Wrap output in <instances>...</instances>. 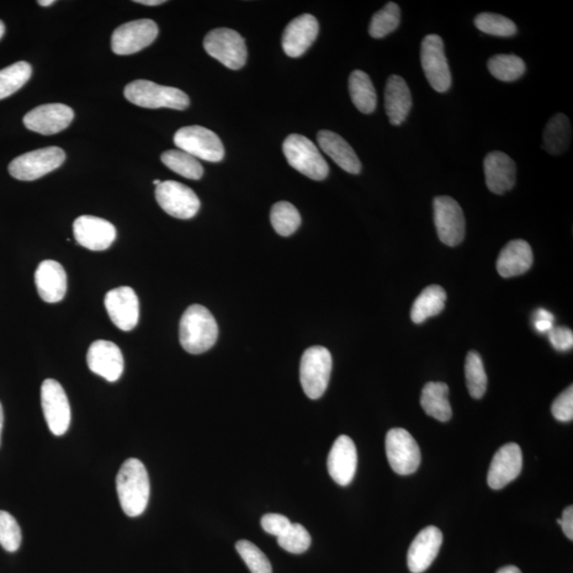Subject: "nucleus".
I'll return each mask as SVG.
<instances>
[{"mask_svg": "<svg viewBox=\"0 0 573 573\" xmlns=\"http://www.w3.org/2000/svg\"><path fill=\"white\" fill-rule=\"evenodd\" d=\"M117 493L127 516H140L147 508L150 498V480L145 465L140 460L127 459L116 478Z\"/></svg>", "mask_w": 573, "mask_h": 573, "instance_id": "nucleus-1", "label": "nucleus"}, {"mask_svg": "<svg viewBox=\"0 0 573 573\" xmlns=\"http://www.w3.org/2000/svg\"><path fill=\"white\" fill-rule=\"evenodd\" d=\"M219 329L214 316L204 306L193 305L180 322V342L186 352L203 354L214 347Z\"/></svg>", "mask_w": 573, "mask_h": 573, "instance_id": "nucleus-2", "label": "nucleus"}, {"mask_svg": "<svg viewBox=\"0 0 573 573\" xmlns=\"http://www.w3.org/2000/svg\"><path fill=\"white\" fill-rule=\"evenodd\" d=\"M125 97L131 103L145 109H172L183 111L188 108L187 94L177 88L164 87L148 80H136L126 85Z\"/></svg>", "mask_w": 573, "mask_h": 573, "instance_id": "nucleus-3", "label": "nucleus"}, {"mask_svg": "<svg viewBox=\"0 0 573 573\" xmlns=\"http://www.w3.org/2000/svg\"><path fill=\"white\" fill-rule=\"evenodd\" d=\"M286 162L307 178L323 180L328 177L329 166L320 150L310 140L300 134H291L283 143Z\"/></svg>", "mask_w": 573, "mask_h": 573, "instance_id": "nucleus-4", "label": "nucleus"}, {"mask_svg": "<svg viewBox=\"0 0 573 573\" xmlns=\"http://www.w3.org/2000/svg\"><path fill=\"white\" fill-rule=\"evenodd\" d=\"M332 370V358L323 347H312L302 355L300 378L302 390L310 400H318L327 390Z\"/></svg>", "mask_w": 573, "mask_h": 573, "instance_id": "nucleus-5", "label": "nucleus"}, {"mask_svg": "<svg viewBox=\"0 0 573 573\" xmlns=\"http://www.w3.org/2000/svg\"><path fill=\"white\" fill-rule=\"evenodd\" d=\"M173 141L180 150L206 162L218 163L225 157V146L219 136L204 126H184L175 133Z\"/></svg>", "mask_w": 573, "mask_h": 573, "instance_id": "nucleus-6", "label": "nucleus"}, {"mask_svg": "<svg viewBox=\"0 0 573 573\" xmlns=\"http://www.w3.org/2000/svg\"><path fill=\"white\" fill-rule=\"evenodd\" d=\"M65 158V152L61 148L37 149L14 158L9 164V172L16 180L30 182L60 167Z\"/></svg>", "mask_w": 573, "mask_h": 573, "instance_id": "nucleus-7", "label": "nucleus"}, {"mask_svg": "<svg viewBox=\"0 0 573 573\" xmlns=\"http://www.w3.org/2000/svg\"><path fill=\"white\" fill-rule=\"evenodd\" d=\"M204 50L227 68L238 71L246 65L248 50L243 37L228 28L211 30L205 36Z\"/></svg>", "mask_w": 573, "mask_h": 573, "instance_id": "nucleus-8", "label": "nucleus"}, {"mask_svg": "<svg viewBox=\"0 0 573 573\" xmlns=\"http://www.w3.org/2000/svg\"><path fill=\"white\" fill-rule=\"evenodd\" d=\"M386 453L392 470L398 475H412L421 465V449L416 440L405 429L394 428L387 432Z\"/></svg>", "mask_w": 573, "mask_h": 573, "instance_id": "nucleus-9", "label": "nucleus"}, {"mask_svg": "<svg viewBox=\"0 0 573 573\" xmlns=\"http://www.w3.org/2000/svg\"><path fill=\"white\" fill-rule=\"evenodd\" d=\"M422 67L428 82L438 93L448 92L451 88V73L445 55L444 42L437 34L424 37L421 47Z\"/></svg>", "mask_w": 573, "mask_h": 573, "instance_id": "nucleus-10", "label": "nucleus"}, {"mask_svg": "<svg viewBox=\"0 0 573 573\" xmlns=\"http://www.w3.org/2000/svg\"><path fill=\"white\" fill-rule=\"evenodd\" d=\"M433 214L439 241L448 247L459 246L464 241L466 223L458 202L447 195L437 196Z\"/></svg>", "mask_w": 573, "mask_h": 573, "instance_id": "nucleus-11", "label": "nucleus"}, {"mask_svg": "<svg viewBox=\"0 0 573 573\" xmlns=\"http://www.w3.org/2000/svg\"><path fill=\"white\" fill-rule=\"evenodd\" d=\"M156 198L164 211L178 219H191L198 214L201 206L195 191L175 180H164L157 186Z\"/></svg>", "mask_w": 573, "mask_h": 573, "instance_id": "nucleus-12", "label": "nucleus"}, {"mask_svg": "<svg viewBox=\"0 0 573 573\" xmlns=\"http://www.w3.org/2000/svg\"><path fill=\"white\" fill-rule=\"evenodd\" d=\"M42 412L50 432L61 437L71 424L72 411L62 386L55 379H46L41 387Z\"/></svg>", "mask_w": 573, "mask_h": 573, "instance_id": "nucleus-13", "label": "nucleus"}, {"mask_svg": "<svg viewBox=\"0 0 573 573\" xmlns=\"http://www.w3.org/2000/svg\"><path fill=\"white\" fill-rule=\"evenodd\" d=\"M158 35L152 19H137L118 27L111 35V50L118 56L133 55L150 46Z\"/></svg>", "mask_w": 573, "mask_h": 573, "instance_id": "nucleus-14", "label": "nucleus"}, {"mask_svg": "<svg viewBox=\"0 0 573 573\" xmlns=\"http://www.w3.org/2000/svg\"><path fill=\"white\" fill-rule=\"evenodd\" d=\"M104 305L114 325L124 332L134 329L140 320V301L130 286H119L106 294Z\"/></svg>", "mask_w": 573, "mask_h": 573, "instance_id": "nucleus-15", "label": "nucleus"}, {"mask_svg": "<svg viewBox=\"0 0 573 573\" xmlns=\"http://www.w3.org/2000/svg\"><path fill=\"white\" fill-rule=\"evenodd\" d=\"M72 108L62 103H50L36 106L24 117L27 129L42 135H52L65 130L73 120Z\"/></svg>", "mask_w": 573, "mask_h": 573, "instance_id": "nucleus-16", "label": "nucleus"}, {"mask_svg": "<svg viewBox=\"0 0 573 573\" xmlns=\"http://www.w3.org/2000/svg\"><path fill=\"white\" fill-rule=\"evenodd\" d=\"M73 235L80 246L90 251H104L115 241L116 228L108 220L81 216L73 222Z\"/></svg>", "mask_w": 573, "mask_h": 573, "instance_id": "nucleus-17", "label": "nucleus"}, {"mask_svg": "<svg viewBox=\"0 0 573 573\" xmlns=\"http://www.w3.org/2000/svg\"><path fill=\"white\" fill-rule=\"evenodd\" d=\"M88 365L96 375L110 382H115L124 373V355L115 343L98 340L88 348Z\"/></svg>", "mask_w": 573, "mask_h": 573, "instance_id": "nucleus-18", "label": "nucleus"}, {"mask_svg": "<svg viewBox=\"0 0 573 573\" xmlns=\"http://www.w3.org/2000/svg\"><path fill=\"white\" fill-rule=\"evenodd\" d=\"M357 464L358 455L354 440L348 435H340L328 455L329 475L337 485L347 486L354 479Z\"/></svg>", "mask_w": 573, "mask_h": 573, "instance_id": "nucleus-19", "label": "nucleus"}, {"mask_svg": "<svg viewBox=\"0 0 573 573\" xmlns=\"http://www.w3.org/2000/svg\"><path fill=\"white\" fill-rule=\"evenodd\" d=\"M523 470V453L519 446L509 443L502 446L493 455L487 483L493 490H501L520 475Z\"/></svg>", "mask_w": 573, "mask_h": 573, "instance_id": "nucleus-20", "label": "nucleus"}, {"mask_svg": "<svg viewBox=\"0 0 573 573\" xmlns=\"http://www.w3.org/2000/svg\"><path fill=\"white\" fill-rule=\"evenodd\" d=\"M443 544V534L433 525L424 528L414 539L407 555L409 570L423 573L432 566Z\"/></svg>", "mask_w": 573, "mask_h": 573, "instance_id": "nucleus-21", "label": "nucleus"}, {"mask_svg": "<svg viewBox=\"0 0 573 573\" xmlns=\"http://www.w3.org/2000/svg\"><path fill=\"white\" fill-rule=\"evenodd\" d=\"M318 23L315 16L302 14L286 27L281 45L286 56L299 57L315 42L318 34Z\"/></svg>", "mask_w": 573, "mask_h": 573, "instance_id": "nucleus-22", "label": "nucleus"}, {"mask_svg": "<svg viewBox=\"0 0 573 573\" xmlns=\"http://www.w3.org/2000/svg\"><path fill=\"white\" fill-rule=\"evenodd\" d=\"M485 183L493 194L503 195L516 184L517 167L508 154L501 151L488 153L483 162Z\"/></svg>", "mask_w": 573, "mask_h": 573, "instance_id": "nucleus-23", "label": "nucleus"}, {"mask_svg": "<svg viewBox=\"0 0 573 573\" xmlns=\"http://www.w3.org/2000/svg\"><path fill=\"white\" fill-rule=\"evenodd\" d=\"M35 285L41 299L46 302H57L64 299L67 290L65 270L55 260H44L35 271Z\"/></svg>", "mask_w": 573, "mask_h": 573, "instance_id": "nucleus-24", "label": "nucleus"}, {"mask_svg": "<svg viewBox=\"0 0 573 573\" xmlns=\"http://www.w3.org/2000/svg\"><path fill=\"white\" fill-rule=\"evenodd\" d=\"M412 95L407 82L401 76L392 74L385 89V108L391 125L401 126L412 109Z\"/></svg>", "mask_w": 573, "mask_h": 573, "instance_id": "nucleus-25", "label": "nucleus"}, {"mask_svg": "<svg viewBox=\"0 0 573 573\" xmlns=\"http://www.w3.org/2000/svg\"><path fill=\"white\" fill-rule=\"evenodd\" d=\"M318 146L322 150L342 168L344 172L350 174H359L363 164L354 149L337 133L323 130L317 133Z\"/></svg>", "mask_w": 573, "mask_h": 573, "instance_id": "nucleus-26", "label": "nucleus"}, {"mask_svg": "<svg viewBox=\"0 0 573 573\" xmlns=\"http://www.w3.org/2000/svg\"><path fill=\"white\" fill-rule=\"evenodd\" d=\"M533 264V252L527 241H509L497 259V271L504 279L523 275Z\"/></svg>", "mask_w": 573, "mask_h": 573, "instance_id": "nucleus-27", "label": "nucleus"}, {"mask_svg": "<svg viewBox=\"0 0 573 573\" xmlns=\"http://www.w3.org/2000/svg\"><path fill=\"white\" fill-rule=\"evenodd\" d=\"M448 395L449 387L444 382H428L422 391L423 410L439 422H448L453 416Z\"/></svg>", "mask_w": 573, "mask_h": 573, "instance_id": "nucleus-28", "label": "nucleus"}, {"mask_svg": "<svg viewBox=\"0 0 573 573\" xmlns=\"http://www.w3.org/2000/svg\"><path fill=\"white\" fill-rule=\"evenodd\" d=\"M572 136L570 120L564 114L551 117L543 134V147L552 156H560L569 148Z\"/></svg>", "mask_w": 573, "mask_h": 573, "instance_id": "nucleus-29", "label": "nucleus"}, {"mask_svg": "<svg viewBox=\"0 0 573 573\" xmlns=\"http://www.w3.org/2000/svg\"><path fill=\"white\" fill-rule=\"evenodd\" d=\"M447 294L442 286L430 285L414 301L411 309V318L414 323L422 324L429 317L439 315L445 307Z\"/></svg>", "mask_w": 573, "mask_h": 573, "instance_id": "nucleus-30", "label": "nucleus"}, {"mask_svg": "<svg viewBox=\"0 0 573 573\" xmlns=\"http://www.w3.org/2000/svg\"><path fill=\"white\" fill-rule=\"evenodd\" d=\"M348 89L354 105L361 113H373L377 106V94L368 73L354 71L349 76Z\"/></svg>", "mask_w": 573, "mask_h": 573, "instance_id": "nucleus-31", "label": "nucleus"}, {"mask_svg": "<svg viewBox=\"0 0 573 573\" xmlns=\"http://www.w3.org/2000/svg\"><path fill=\"white\" fill-rule=\"evenodd\" d=\"M487 68L493 77L502 82H514L525 73V63L515 55H496L487 62Z\"/></svg>", "mask_w": 573, "mask_h": 573, "instance_id": "nucleus-32", "label": "nucleus"}, {"mask_svg": "<svg viewBox=\"0 0 573 573\" xmlns=\"http://www.w3.org/2000/svg\"><path fill=\"white\" fill-rule=\"evenodd\" d=\"M161 159L164 166L186 179L200 180L203 177L204 170L198 159L182 150L164 152Z\"/></svg>", "mask_w": 573, "mask_h": 573, "instance_id": "nucleus-33", "label": "nucleus"}, {"mask_svg": "<svg viewBox=\"0 0 573 573\" xmlns=\"http://www.w3.org/2000/svg\"><path fill=\"white\" fill-rule=\"evenodd\" d=\"M32 67L21 61L0 71V100L10 97L29 81Z\"/></svg>", "mask_w": 573, "mask_h": 573, "instance_id": "nucleus-34", "label": "nucleus"}, {"mask_svg": "<svg viewBox=\"0 0 573 573\" xmlns=\"http://www.w3.org/2000/svg\"><path fill=\"white\" fill-rule=\"evenodd\" d=\"M271 223L280 236L288 237L295 233L301 225V215L295 206L289 202H278L271 210Z\"/></svg>", "mask_w": 573, "mask_h": 573, "instance_id": "nucleus-35", "label": "nucleus"}, {"mask_svg": "<svg viewBox=\"0 0 573 573\" xmlns=\"http://www.w3.org/2000/svg\"><path fill=\"white\" fill-rule=\"evenodd\" d=\"M466 386L470 394L476 400L485 396L487 387V376L481 355L477 352L467 354L465 363Z\"/></svg>", "mask_w": 573, "mask_h": 573, "instance_id": "nucleus-36", "label": "nucleus"}, {"mask_svg": "<svg viewBox=\"0 0 573 573\" xmlns=\"http://www.w3.org/2000/svg\"><path fill=\"white\" fill-rule=\"evenodd\" d=\"M401 24V9L395 3H387L371 18L369 34L374 39H384L394 32Z\"/></svg>", "mask_w": 573, "mask_h": 573, "instance_id": "nucleus-37", "label": "nucleus"}, {"mask_svg": "<svg viewBox=\"0 0 573 573\" xmlns=\"http://www.w3.org/2000/svg\"><path fill=\"white\" fill-rule=\"evenodd\" d=\"M475 26L483 34L500 37H511L517 34V27L506 16L495 13H480L476 16Z\"/></svg>", "mask_w": 573, "mask_h": 573, "instance_id": "nucleus-38", "label": "nucleus"}, {"mask_svg": "<svg viewBox=\"0 0 573 573\" xmlns=\"http://www.w3.org/2000/svg\"><path fill=\"white\" fill-rule=\"evenodd\" d=\"M280 548L294 554H304L311 545V536L300 523H291L285 532L279 536Z\"/></svg>", "mask_w": 573, "mask_h": 573, "instance_id": "nucleus-39", "label": "nucleus"}, {"mask_svg": "<svg viewBox=\"0 0 573 573\" xmlns=\"http://www.w3.org/2000/svg\"><path fill=\"white\" fill-rule=\"evenodd\" d=\"M236 550L252 573H272V566L264 552L248 540H239Z\"/></svg>", "mask_w": 573, "mask_h": 573, "instance_id": "nucleus-40", "label": "nucleus"}, {"mask_svg": "<svg viewBox=\"0 0 573 573\" xmlns=\"http://www.w3.org/2000/svg\"><path fill=\"white\" fill-rule=\"evenodd\" d=\"M21 530L16 519L8 512L0 511V546L5 551L15 552L21 544Z\"/></svg>", "mask_w": 573, "mask_h": 573, "instance_id": "nucleus-41", "label": "nucleus"}, {"mask_svg": "<svg viewBox=\"0 0 573 573\" xmlns=\"http://www.w3.org/2000/svg\"><path fill=\"white\" fill-rule=\"evenodd\" d=\"M552 414L557 421L571 422L573 418V386H570L567 390L557 396L551 407Z\"/></svg>", "mask_w": 573, "mask_h": 573, "instance_id": "nucleus-42", "label": "nucleus"}, {"mask_svg": "<svg viewBox=\"0 0 573 573\" xmlns=\"http://www.w3.org/2000/svg\"><path fill=\"white\" fill-rule=\"evenodd\" d=\"M260 523H262L264 532L274 535L276 538L283 534L291 525L290 520L284 516V515L274 513L264 515Z\"/></svg>", "mask_w": 573, "mask_h": 573, "instance_id": "nucleus-43", "label": "nucleus"}, {"mask_svg": "<svg viewBox=\"0 0 573 573\" xmlns=\"http://www.w3.org/2000/svg\"><path fill=\"white\" fill-rule=\"evenodd\" d=\"M552 347L559 352H568L573 348V332L567 327H554L548 333Z\"/></svg>", "mask_w": 573, "mask_h": 573, "instance_id": "nucleus-44", "label": "nucleus"}, {"mask_svg": "<svg viewBox=\"0 0 573 573\" xmlns=\"http://www.w3.org/2000/svg\"><path fill=\"white\" fill-rule=\"evenodd\" d=\"M554 316L548 310L540 309L534 313V328L539 333H549L554 328Z\"/></svg>", "mask_w": 573, "mask_h": 573, "instance_id": "nucleus-45", "label": "nucleus"}, {"mask_svg": "<svg viewBox=\"0 0 573 573\" xmlns=\"http://www.w3.org/2000/svg\"><path fill=\"white\" fill-rule=\"evenodd\" d=\"M565 535L570 540H573V508L572 506L567 507L562 512L561 518V524Z\"/></svg>", "mask_w": 573, "mask_h": 573, "instance_id": "nucleus-46", "label": "nucleus"}, {"mask_svg": "<svg viewBox=\"0 0 573 573\" xmlns=\"http://www.w3.org/2000/svg\"><path fill=\"white\" fill-rule=\"evenodd\" d=\"M497 573H522V571H520L519 568L517 567L507 566V567L500 568V569H499Z\"/></svg>", "mask_w": 573, "mask_h": 573, "instance_id": "nucleus-47", "label": "nucleus"}, {"mask_svg": "<svg viewBox=\"0 0 573 573\" xmlns=\"http://www.w3.org/2000/svg\"><path fill=\"white\" fill-rule=\"evenodd\" d=\"M135 3L145 5H158L166 2H164V0H136Z\"/></svg>", "mask_w": 573, "mask_h": 573, "instance_id": "nucleus-48", "label": "nucleus"}, {"mask_svg": "<svg viewBox=\"0 0 573 573\" xmlns=\"http://www.w3.org/2000/svg\"><path fill=\"white\" fill-rule=\"evenodd\" d=\"M4 410H3V406L2 402H0V443H2V434H3V429H4Z\"/></svg>", "mask_w": 573, "mask_h": 573, "instance_id": "nucleus-49", "label": "nucleus"}, {"mask_svg": "<svg viewBox=\"0 0 573 573\" xmlns=\"http://www.w3.org/2000/svg\"><path fill=\"white\" fill-rule=\"evenodd\" d=\"M55 4V0H40L39 4L42 5V7H48V5H51Z\"/></svg>", "mask_w": 573, "mask_h": 573, "instance_id": "nucleus-50", "label": "nucleus"}, {"mask_svg": "<svg viewBox=\"0 0 573 573\" xmlns=\"http://www.w3.org/2000/svg\"><path fill=\"white\" fill-rule=\"evenodd\" d=\"M4 31H5V27L4 21L0 20V39H2V37L4 36Z\"/></svg>", "mask_w": 573, "mask_h": 573, "instance_id": "nucleus-51", "label": "nucleus"}, {"mask_svg": "<svg viewBox=\"0 0 573 573\" xmlns=\"http://www.w3.org/2000/svg\"><path fill=\"white\" fill-rule=\"evenodd\" d=\"M161 183H162V180H153V184L156 185V186H158V185L161 184Z\"/></svg>", "mask_w": 573, "mask_h": 573, "instance_id": "nucleus-52", "label": "nucleus"}]
</instances>
